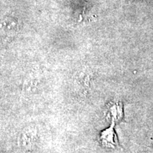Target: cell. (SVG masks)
I'll use <instances>...</instances> for the list:
<instances>
[{
	"instance_id": "6da1fadb",
	"label": "cell",
	"mask_w": 153,
	"mask_h": 153,
	"mask_svg": "<svg viewBox=\"0 0 153 153\" xmlns=\"http://www.w3.org/2000/svg\"><path fill=\"white\" fill-rule=\"evenodd\" d=\"M115 122L112 121L111 126L109 128L105 130L101 134V140L103 145H106V147H114L116 145L115 142V133L114 130V126Z\"/></svg>"
},
{
	"instance_id": "7a4b0ae2",
	"label": "cell",
	"mask_w": 153,
	"mask_h": 153,
	"mask_svg": "<svg viewBox=\"0 0 153 153\" xmlns=\"http://www.w3.org/2000/svg\"><path fill=\"white\" fill-rule=\"evenodd\" d=\"M109 112L112 117V121L115 122V120H118L122 116V107L115 105L114 106L110 107Z\"/></svg>"
}]
</instances>
